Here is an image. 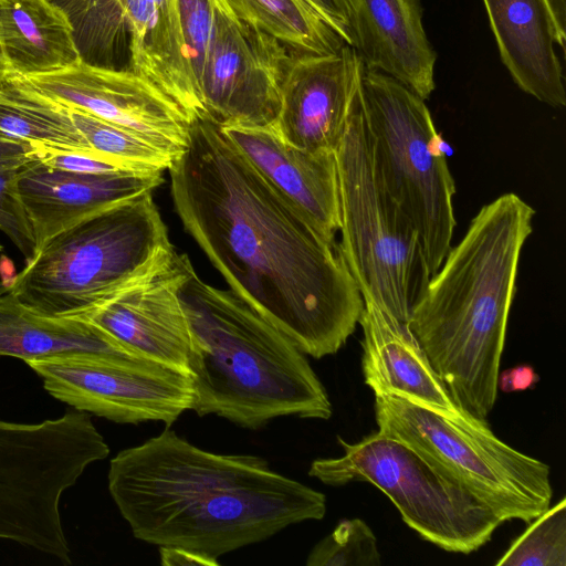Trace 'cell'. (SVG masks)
Here are the masks:
<instances>
[{
  "label": "cell",
  "mask_w": 566,
  "mask_h": 566,
  "mask_svg": "<svg viewBox=\"0 0 566 566\" xmlns=\"http://www.w3.org/2000/svg\"><path fill=\"white\" fill-rule=\"evenodd\" d=\"M212 1L213 32L199 86L206 118L220 127L273 125L289 49L240 19L226 0Z\"/></svg>",
  "instance_id": "13"
},
{
  "label": "cell",
  "mask_w": 566,
  "mask_h": 566,
  "mask_svg": "<svg viewBox=\"0 0 566 566\" xmlns=\"http://www.w3.org/2000/svg\"><path fill=\"white\" fill-rule=\"evenodd\" d=\"M557 34V44L564 49L566 41V0H545Z\"/></svg>",
  "instance_id": "34"
},
{
  "label": "cell",
  "mask_w": 566,
  "mask_h": 566,
  "mask_svg": "<svg viewBox=\"0 0 566 566\" xmlns=\"http://www.w3.org/2000/svg\"><path fill=\"white\" fill-rule=\"evenodd\" d=\"M3 250V247L0 244V252Z\"/></svg>",
  "instance_id": "37"
},
{
  "label": "cell",
  "mask_w": 566,
  "mask_h": 566,
  "mask_svg": "<svg viewBox=\"0 0 566 566\" xmlns=\"http://www.w3.org/2000/svg\"><path fill=\"white\" fill-rule=\"evenodd\" d=\"M169 170L176 211L214 268L303 353H337L361 293L327 241L207 118L191 123Z\"/></svg>",
  "instance_id": "1"
},
{
  "label": "cell",
  "mask_w": 566,
  "mask_h": 566,
  "mask_svg": "<svg viewBox=\"0 0 566 566\" xmlns=\"http://www.w3.org/2000/svg\"><path fill=\"white\" fill-rule=\"evenodd\" d=\"M234 13L296 54H328L347 45L302 0H226Z\"/></svg>",
  "instance_id": "25"
},
{
  "label": "cell",
  "mask_w": 566,
  "mask_h": 566,
  "mask_svg": "<svg viewBox=\"0 0 566 566\" xmlns=\"http://www.w3.org/2000/svg\"><path fill=\"white\" fill-rule=\"evenodd\" d=\"M258 172L327 241L340 228L335 151H311L285 142L273 125L221 127Z\"/></svg>",
  "instance_id": "18"
},
{
  "label": "cell",
  "mask_w": 566,
  "mask_h": 566,
  "mask_svg": "<svg viewBox=\"0 0 566 566\" xmlns=\"http://www.w3.org/2000/svg\"><path fill=\"white\" fill-rule=\"evenodd\" d=\"M160 562L165 566H179V565H219L217 558L203 555L201 553L172 546L159 547Z\"/></svg>",
  "instance_id": "32"
},
{
  "label": "cell",
  "mask_w": 566,
  "mask_h": 566,
  "mask_svg": "<svg viewBox=\"0 0 566 566\" xmlns=\"http://www.w3.org/2000/svg\"><path fill=\"white\" fill-rule=\"evenodd\" d=\"M31 157L0 159V230L30 261L36 251L35 239L19 196L18 177Z\"/></svg>",
  "instance_id": "29"
},
{
  "label": "cell",
  "mask_w": 566,
  "mask_h": 566,
  "mask_svg": "<svg viewBox=\"0 0 566 566\" xmlns=\"http://www.w3.org/2000/svg\"><path fill=\"white\" fill-rule=\"evenodd\" d=\"M363 70L349 45L328 54L293 53L282 77L274 123L280 136L302 149L335 151Z\"/></svg>",
  "instance_id": "16"
},
{
  "label": "cell",
  "mask_w": 566,
  "mask_h": 566,
  "mask_svg": "<svg viewBox=\"0 0 566 566\" xmlns=\"http://www.w3.org/2000/svg\"><path fill=\"white\" fill-rule=\"evenodd\" d=\"M77 353L143 358L83 317L36 312L8 291L0 296V356L20 358L28 364Z\"/></svg>",
  "instance_id": "23"
},
{
  "label": "cell",
  "mask_w": 566,
  "mask_h": 566,
  "mask_svg": "<svg viewBox=\"0 0 566 566\" xmlns=\"http://www.w3.org/2000/svg\"><path fill=\"white\" fill-rule=\"evenodd\" d=\"M539 376L530 365H518L497 375V388L504 392L523 391L534 387Z\"/></svg>",
  "instance_id": "31"
},
{
  "label": "cell",
  "mask_w": 566,
  "mask_h": 566,
  "mask_svg": "<svg viewBox=\"0 0 566 566\" xmlns=\"http://www.w3.org/2000/svg\"><path fill=\"white\" fill-rule=\"evenodd\" d=\"M0 36L13 76L56 73L82 61L69 18L51 0H0Z\"/></svg>",
  "instance_id": "22"
},
{
  "label": "cell",
  "mask_w": 566,
  "mask_h": 566,
  "mask_svg": "<svg viewBox=\"0 0 566 566\" xmlns=\"http://www.w3.org/2000/svg\"><path fill=\"white\" fill-rule=\"evenodd\" d=\"M31 158L53 168L82 174L138 171L129 169L98 153L86 150L35 147Z\"/></svg>",
  "instance_id": "30"
},
{
  "label": "cell",
  "mask_w": 566,
  "mask_h": 566,
  "mask_svg": "<svg viewBox=\"0 0 566 566\" xmlns=\"http://www.w3.org/2000/svg\"><path fill=\"white\" fill-rule=\"evenodd\" d=\"M8 291V283L4 281H0V296Z\"/></svg>",
  "instance_id": "36"
},
{
  "label": "cell",
  "mask_w": 566,
  "mask_h": 566,
  "mask_svg": "<svg viewBox=\"0 0 566 566\" xmlns=\"http://www.w3.org/2000/svg\"><path fill=\"white\" fill-rule=\"evenodd\" d=\"M354 50L366 69L385 73L421 98L436 87L437 55L420 0H350Z\"/></svg>",
  "instance_id": "19"
},
{
  "label": "cell",
  "mask_w": 566,
  "mask_h": 566,
  "mask_svg": "<svg viewBox=\"0 0 566 566\" xmlns=\"http://www.w3.org/2000/svg\"><path fill=\"white\" fill-rule=\"evenodd\" d=\"M337 439L344 454L314 460L308 474L331 486L354 481L374 484L424 541L447 552L470 554L503 523L467 486L407 443L379 430L356 443Z\"/></svg>",
  "instance_id": "10"
},
{
  "label": "cell",
  "mask_w": 566,
  "mask_h": 566,
  "mask_svg": "<svg viewBox=\"0 0 566 566\" xmlns=\"http://www.w3.org/2000/svg\"><path fill=\"white\" fill-rule=\"evenodd\" d=\"M363 300L358 324L364 333L361 368L366 385L374 392L396 394L452 417H470L452 401L409 322L371 300Z\"/></svg>",
  "instance_id": "20"
},
{
  "label": "cell",
  "mask_w": 566,
  "mask_h": 566,
  "mask_svg": "<svg viewBox=\"0 0 566 566\" xmlns=\"http://www.w3.org/2000/svg\"><path fill=\"white\" fill-rule=\"evenodd\" d=\"M191 332V409L256 429L283 416L328 419L332 403L305 355L232 290L195 269L180 289Z\"/></svg>",
  "instance_id": "4"
},
{
  "label": "cell",
  "mask_w": 566,
  "mask_h": 566,
  "mask_svg": "<svg viewBox=\"0 0 566 566\" xmlns=\"http://www.w3.org/2000/svg\"><path fill=\"white\" fill-rule=\"evenodd\" d=\"M19 78L42 98L128 129L175 157L188 142L192 120L187 113L129 70L80 61L56 73Z\"/></svg>",
  "instance_id": "14"
},
{
  "label": "cell",
  "mask_w": 566,
  "mask_h": 566,
  "mask_svg": "<svg viewBox=\"0 0 566 566\" xmlns=\"http://www.w3.org/2000/svg\"><path fill=\"white\" fill-rule=\"evenodd\" d=\"M378 430L412 447L507 522L549 506V467L500 440L488 421L452 417L402 396L375 392Z\"/></svg>",
  "instance_id": "9"
},
{
  "label": "cell",
  "mask_w": 566,
  "mask_h": 566,
  "mask_svg": "<svg viewBox=\"0 0 566 566\" xmlns=\"http://www.w3.org/2000/svg\"><path fill=\"white\" fill-rule=\"evenodd\" d=\"M28 365L53 398L115 422L170 426L191 409L189 375L146 358L77 353Z\"/></svg>",
  "instance_id": "12"
},
{
  "label": "cell",
  "mask_w": 566,
  "mask_h": 566,
  "mask_svg": "<svg viewBox=\"0 0 566 566\" xmlns=\"http://www.w3.org/2000/svg\"><path fill=\"white\" fill-rule=\"evenodd\" d=\"M35 147L28 142L15 139L0 132V159L32 157Z\"/></svg>",
  "instance_id": "33"
},
{
  "label": "cell",
  "mask_w": 566,
  "mask_h": 566,
  "mask_svg": "<svg viewBox=\"0 0 566 566\" xmlns=\"http://www.w3.org/2000/svg\"><path fill=\"white\" fill-rule=\"evenodd\" d=\"M482 1L502 62L517 86L549 106H565L557 34L546 1Z\"/></svg>",
  "instance_id": "21"
},
{
  "label": "cell",
  "mask_w": 566,
  "mask_h": 566,
  "mask_svg": "<svg viewBox=\"0 0 566 566\" xmlns=\"http://www.w3.org/2000/svg\"><path fill=\"white\" fill-rule=\"evenodd\" d=\"M64 11L81 60L128 70L176 102L193 122L205 118L184 41L178 0H51Z\"/></svg>",
  "instance_id": "11"
},
{
  "label": "cell",
  "mask_w": 566,
  "mask_h": 566,
  "mask_svg": "<svg viewBox=\"0 0 566 566\" xmlns=\"http://www.w3.org/2000/svg\"><path fill=\"white\" fill-rule=\"evenodd\" d=\"M176 256L153 192H146L50 239L8 282V292L36 312L78 317Z\"/></svg>",
  "instance_id": "5"
},
{
  "label": "cell",
  "mask_w": 566,
  "mask_h": 566,
  "mask_svg": "<svg viewBox=\"0 0 566 566\" xmlns=\"http://www.w3.org/2000/svg\"><path fill=\"white\" fill-rule=\"evenodd\" d=\"M495 563L504 566L566 565V499L535 517Z\"/></svg>",
  "instance_id": "27"
},
{
  "label": "cell",
  "mask_w": 566,
  "mask_h": 566,
  "mask_svg": "<svg viewBox=\"0 0 566 566\" xmlns=\"http://www.w3.org/2000/svg\"><path fill=\"white\" fill-rule=\"evenodd\" d=\"M360 90L377 170L413 224L432 275L455 227V184L441 136L424 99L391 76L364 66Z\"/></svg>",
  "instance_id": "8"
},
{
  "label": "cell",
  "mask_w": 566,
  "mask_h": 566,
  "mask_svg": "<svg viewBox=\"0 0 566 566\" xmlns=\"http://www.w3.org/2000/svg\"><path fill=\"white\" fill-rule=\"evenodd\" d=\"M380 553L371 528L360 518L342 520L311 551L307 566H379Z\"/></svg>",
  "instance_id": "28"
},
{
  "label": "cell",
  "mask_w": 566,
  "mask_h": 566,
  "mask_svg": "<svg viewBox=\"0 0 566 566\" xmlns=\"http://www.w3.org/2000/svg\"><path fill=\"white\" fill-rule=\"evenodd\" d=\"M108 491L137 539L217 559L326 512L322 492L264 459L212 453L170 429L118 452Z\"/></svg>",
  "instance_id": "2"
},
{
  "label": "cell",
  "mask_w": 566,
  "mask_h": 566,
  "mask_svg": "<svg viewBox=\"0 0 566 566\" xmlns=\"http://www.w3.org/2000/svg\"><path fill=\"white\" fill-rule=\"evenodd\" d=\"M335 155L340 254L363 298L409 322L431 273L413 224L377 170L360 83Z\"/></svg>",
  "instance_id": "6"
},
{
  "label": "cell",
  "mask_w": 566,
  "mask_h": 566,
  "mask_svg": "<svg viewBox=\"0 0 566 566\" xmlns=\"http://www.w3.org/2000/svg\"><path fill=\"white\" fill-rule=\"evenodd\" d=\"M13 77V74L9 67V64L6 59V54L2 46V41L0 36V90L3 87V85Z\"/></svg>",
  "instance_id": "35"
},
{
  "label": "cell",
  "mask_w": 566,
  "mask_h": 566,
  "mask_svg": "<svg viewBox=\"0 0 566 566\" xmlns=\"http://www.w3.org/2000/svg\"><path fill=\"white\" fill-rule=\"evenodd\" d=\"M92 150L129 169L165 171L175 156L145 137L85 112L67 109Z\"/></svg>",
  "instance_id": "26"
},
{
  "label": "cell",
  "mask_w": 566,
  "mask_h": 566,
  "mask_svg": "<svg viewBox=\"0 0 566 566\" xmlns=\"http://www.w3.org/2000/svg\"><path fill=\"white\" fill-rule=\"evenodd\" d=\"M163 172L82 174L53 168L31 158L20 170L18 190L33 230L36 251L78 222L153 192L164 181Z\"/></svg>",
  "instance_id": "17"
},
{
  "label": "cell",
  "mask_w": 566,
  "mask_h": 566,
  "mask_svg": "<svg viewBox=\"0 0 566 566\" xmlns=\"http://www.w3.org/2000/svg\"><path fill=\"white\" fill-rule=\"evenodd\" d=\"M0 132L34 147L94 151L67 109L33 93L17 76L0 90Z\"/></svg>",
  "instance_id": "24"
},
{
  "label": "cell",
  "mask_w": 566,
  "mask_h": 566,
  "mask_svg": "<svg viewBox=\"0 0 566 566\" xmlns=\"http://www.w3.org/2000/svg\"><path fill=\"white\" fill-rule=\"evenodd\" d=\"M193 266L177 254L167 268L127 286L82 316L138 356L184 371L191 332L180 289Z\"/></svg>",
  "instance_id": "15"
},
{
  "label": "cell",
  "mask_w": 566,
  "mask_h": 566,
  "mask_svg": "<svg viewBox=\"0 0 566 566\" xmlns=\"http://www.w3.org/2000/svg\"><path fill=\"white\" fill-rule=\"evenodd\" d=\"M109 448L87 412L19 423L0 419V538L71 564L61 499Z\"/></svg>",
  "instance_id": "7"
},
{
  "label": "cell",
  "mask_w": 566,
  "mask_h": 566,
  "mask_svg": "<svg viewBox=\"0 0 566 566\" xmlns=\"http://www.w3.org/2000/svg\"><path fill=\"white\" fill-rule=\"evenodd\" d=\"M534 214L513 192L484 205L410 315V329L452 401L479 421H486L496 400L520 258Z\"/></svg>",
  "instance_id": "3"
}]
</instances>
